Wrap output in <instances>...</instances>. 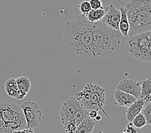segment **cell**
<instances>
[{
	"instance_id": "obj_1",
	"label": "cell",
	"mask_w": 151,
	"mask_h": 133,
	"mask_svg": "<svg viewBox=\"0 0 151 133\" xmlns=\"http://www.w3.org/2000/svg\"><path fill=\"white\" fill-rule=\"evenodd\" d=\"M93 26V23L87 18L78 16L68 21L64 31L67 48L78 56L92 60Z\"/></svg>"
},
{
	"instance_id": "obj_2",
	"label": "cell",
	"mask_w": 151,
	"mask_h": 133,
	"mask_svg": "<svg viewBox=\"0 0 151 133\" xmlns=\"http://www.w3.org/2000/svg\"><path fill=\"white\" fill-rule=\"evenodd\" d=\"M121 33L113 29L102 20L93 23L92 33L93 60L105 58L119 48Z\"/></svg>"
},
{
	"instance_id": "obj_3",
	"label": "cell",
	"mask_w": 151,
	"mask_h": 133,
	"mask_svg": "<svg viewBox=\"0 0 151 133\" xmlns=\"http://www.w3.org/2000/svg\"><path fill=\"white\" fill-rule=\"evenodd\" d=\"M124 8L129 23L128 36L151 30L150 0H131Z\"/></svg>"
},
{
	"instance_id": "obj_4",
	"label": "cell",
	"mask_w": 151,
	"mask_h": 133,
	"mask_svg": "<svg viewBox=\"0 0 151 133\" xmlns=\"http://www.w3.org/2000/svg\"><path fill=\"white\" fill-rule=\"evenodd\" d=\"M27 123L20 106L0 102V133L19 132Z\"/></svg>"
},
{
	"instance_id": "obj_5",
	"label": "cell",
	"mask_w": 151,
	"mask_h": 133,
	"mask_svg": "<svg viewBox=\"0 0 151 133\" xmlns=\"http://www.w3.org/2000/svg\"><path fill=\"white\" fill-rule=\"evenodd\" d=\"M81 106L87 111L93 110L102 111L103 113L109 120V117L104 110L106 103V90L99 85L89 83L84 87L83 90L75 94Z\"/></svg>"
},
{
	"instance_id": "obj_6",
	"label": "cell",
	"mask_w": 151,
	"mask_h": 133,
	"mask_svg": "<svg viewBox=\"0 0 151 133\" xmlns=\"http://www.w3.org/2000/svg\"><path fill=\"white\" fill-rule=\"evenodd\" d=\"M125 51L132 58L143 62L151 61V30L129 37Z\"/></svg>"
},
{
	"instance_id": "obj_7",
	"label": "cell",
	"mask_w": 151,
	"mask_h": 133,
	"mask_svg": "<svg viewBox=\"0 0 151 133\" xmlns=\"http://www.w3.org/2000/svg\"><path fill=\"white\" fill-rule=\"evenodd\" d=\"M20 107L26 120V128L34 129L38 127L42 118L40 106L35 102L26 101L21 104Z\"/></svg>"
},
{
	"instance_id": "obj_8",
	"label": "cell",
	"mask_w": 151,
	"mask_h": 133,
	"mask_svg": "<svg viewBox=\"0 0 151 133\" xmlns=\"http://www.w3.org/2000/svg\"><path fill=\"white\" fill-rule=\"evenodd\" d=\"M81 107V105L75 95L70 97L64 100L59 111L62 124L70 120H73V117L74 113Z\"/></svg>"
},
{
	"instance_id": "obj_9",
	"label": "cell",
	"mask_w": 151,
	"mask_h": 133,
	"mask_svg": "<svg viewBox=\"0 0 151 133\" xmlns=\"http://www.w3.org/2000/svg\"><path fill=\"white\" fill-rule=\"evenodd\" d=\"M142 83L131 79H124L120 81L116 87V89L129 93L134 96L136 99H139L141 93Z\"/></svg>"
},
{
	"instance_id": "obj_10",
	"label": "cell",
	"mask_w": 151,
	"mask_h": 133,
	"mask_svg": "<svg viewBox=\"0 0 151 133\" xmlns=\"http://www.w3.org/2000/svg\"><path fill=\"white\" fill-rule=\"evenodd\" d=\"M120 16L121 12L120 10L115 8L113 4H111L107 8V12L103 17L102 21L110 28L119 31Z\"/></svg>"
},
{
	"instance_id": "obj_11",
	"label": "cell",
	"mask_w": 151,
	"mask_h": 133,
	"mask_svg": "<svg viewBox=\"0 0 151 133\" xmlns=\"http://www.w3.org/2000/svg\"><path fill=\"white\" fill-rule=\"evenodd\" d=\"M147 102L145 99L139 98L136 99L130 106H128L126 111V119L129 122H131L136 115L142 112L143 107Z\"/></svg>"
},
{
	"instance_id": "obj_12",
	"label": "cell",
	"mask_w": 151,
	"mask_h": 133,
	"mask_svg": "<svg viewBox=\"0 0 151 133\" xmlns=\"http://www.w3.org/2000/svg\"><path fill=\"white\" fill-rule=\"evenodd\" d=\"M114 96L116 102L120 106L124 107L129 106L137 99L134 96L118 89L114 91Z\"/></svg>"
},
{
	"instance_id": "obj_13",
	"label": "cell",
	"mask_w": 151,
	"mask_h": 133,
	"mask_svg": "<svg viewBox=\"0 0 151 133\" xmlns=\"http://www.w3.org/2000/svg\"><path fill=\"white\" fill-rule=\"evenodd\" d=\"M96 122L89 116L77 125L76 133H91L93 131Z\"/></svg>"
},
{
	"instance_id": "obj_14",
	"label": "cell",
	"mask_w": 151,
	"mask_h": 133,
	"mask_svg": "<svg viewBox=\"0 0 151 133\" xmlns=\"http://www.w3.org/2000/svg\"><path fill=\"white\" fill-rule=\"evenodd\" d=\"M5 89L7 95L10 97L17 99L19 95V89L17 86L16 79L9 78L5 82Z\"/></svg>"
},
{
	"instance_id": "obj_15",
	"label": "cell",
	"mask_w": 151,
	"mask_h": 133,
	"mask_svg": "<svg viewBox=\"0 0 151 133\" xmlns=\"http://www.w3.org/2000/svg\"><path fill=\"white\" fill-rule=\"evenodd\" d=\"M121 16L119 23V31L124 37H127L129 31V23L125 8L121 6L120 8Z\"/></svg>"
},
{
	"instance_id": "obj_16",
	"label": "cell",
	"mask_w": 151,
	"mask_h": 133,
	"mask_svg": "<svg viewBox=\"0 0 151 133\" xmlns=\"http://www.w3.org/2000/svg\"><path fill=\"white\" fill-rule=\"evenodd\" d=\"M107 8H108V6L105 7L103 6L101 8L98 9H91L88 14L86 18L91 23H95L97 22V21L102 20L103 17L105 16V14L107 12Z\"/></svg>"
},
{
	"instance_id": "obj_17",
	"label": "cell",
	"mask_w": 151,
	"mask_h": 133,
	"mask_svg": "<svg viewBox=\"0 0 151 133\" xmlns=\"http://www.w3.org/2000/svg\"><path fill=\"white\" fill-rule=\"evenodd\" d=\"M142 88L139 98L145 99L147 102L150 101L151 97V80L150 78H145L141 81Z\"/></svg>"
},
{
	"instance_id": "obj_18",
	"label": "cell",
	"mask_w": 151,
	"mask_h": 133,
	"mask_svg": "<svg viewBox=\"0 0 151 133\" xmlns=\"http://www.w3.org/2000/svg\"><path fill=\"white\" fill-rule=\"evenodd\" d=\"M16 81L19 91L27 94L31 87V83L29 79L25 76H21L16 79Z\"/></svg>"
},
{
	"instance_id": "obj_19",
	"label": "cell",
	"mask_w": 151,
	"mask_h": 133,
	"mask_svg": "<svg viewBox=\"0 0 151 133\" xmlns=\"http://www.w3.org/2000/svg\"><path fill=\"white\" fill-rule=\"evenodd\" d=\"M89 116V111L84 109V107L82 106L79 108L78 110H77L73 115V119L75 121V123L76 124L77 126L81 123V122L86 117Z\"/></svg>"
},
{
	"instance_id": "obj_20",
	"label": "cell",
	"mask_w": 151,
	"mask_h": 133,
	"mask_svg": "<svg viewBox=\"0 0 151 133\" xmlns=\"http://www.w3.org/2000/svg\"><path fill=\"white\" fill-rule=\"evenodd\" d=\"M131 122L134 126H136L138 129H141L143 127H144L145 125H147L146 119L142 112L138 114L137 115L133 118V120Z\"/></svg>"
},
{
	"instance_id": "obj_21",
	"label": "cell",
	"mask_w": 151,
	"mask_h": 133,
	"mask_svg": "<svg viewBox=\"0 0 151 133\" xmlns=\"http://www.w3.org/2000/svg\"><path fill=\"white\" fill-rule=\"evenodd\" d=\"M91 9H92L90 4H89V1H82L78 6V10L81 13V16H84L85 17H87L88 14Z\"/></svg>"
},
{
	"instance_id": "obj_22",
	"label": "cell",
	"mask_w": 151,
	"mask_h": 133,
	"mask_svg": "<svg viewBox=\"0 0 151 133\" xmlns=\"http://www.w3.org/2000/svg\"><path fill=\"white\" fill-rule=\"evenodd\" d=\"M142 114L144 115L146 121L147 125H151V102L150 101L147 102L146 106L143 107L142 110Z\"/></svg>"
},
{
	"instance_id": "obj_23",
	"label": "cell",
	"mask_w": 151,
	"mask_h": 133,
	"mask_svg": "<svg viewBox=\"0 0 151 133\" xmlns=\"http://www.w3.org/2000/svg\"><path fill=\"white\" fill-rule=\"evenodd\" d=\"M63 128L66 132L68 133H76L77 125L75 123L74 120H70L63 123Z\"/></svg>"
},
{
	"instance_id": "obj_24",
	"label": "cell",
	"mask_w": 151,
	"mask_h": 133,
	"mask_svg": "<svg viewBox=\"0 0 151 133\" xmlns=\"http://www.w3.org/2000/svg\"><path fill=\"white\" fill-rule=\"evenodd\" d=\"M124 132L125 133H140L141 132V129H138L134 126L132 122L129 123L126 125L124 129Z\"/></svg>"
},
{
	"instance_id": "obj_25",
	"label": "cell",
	"mask_w": 151,
	"mask_h": 133,
	"mask_svg": "<svg viewBox=\"0 0 151 133\" xmlns=\"http://www.w3.org/2000/svg\"><path fill=\"white\" fill-rule=\"evenodd\" d=\"M89 2L91 5V9L93 10L98 9L103 6L101 0H89Z\"/></svg>"
},
{
	"instance_id": "obj_26",
	"label": "cell",
	"mask_w": 151,
	"mask_h": 133,
	"mask_svg": "<svg viewBox=\"0 0 151 133\" xmlns=\"http://www.w3.org/2000/svg\"><path fill=\"white\" fill-rule=\"evenodd\" d=\"M97 115H98V111L96 110H93L89 111V117L93 118V119H94V118L97 116Z\"/></svg>"
},
{
	"instance_id": "obj_27",
	"label": "cell",
	"mask_w": 151,
	"mask_h": 133,
	"mask_svg": "<svg viewBox=\"0 0 151 133\" xmlns=\"http://www.w3.org/2000/svg\"><path fill=\"white\" fill-rule=\"evenodd\" d=\"M19 132H32V133H33V132H34V131L32 129L24 128V129H22V130H21Z\"/></svg>"
},
{
	"instance_id": "obj_28",
	"label": "cell",
	"mask_w": 151,
	"mask_h": 133,
	"mask_svg": "<svg viewBox=\"0 0 151 133\" xmlns=\"http://www.w3.org/2000/svg\"><path fill=\"white\" fill-rule=\"evenodd\" d=\"M101 119H102L101 116L99 115H97V116L94 118V120H95L96 122H99V121H100V120H101Z\"/></svg>"
}]
</instances>
